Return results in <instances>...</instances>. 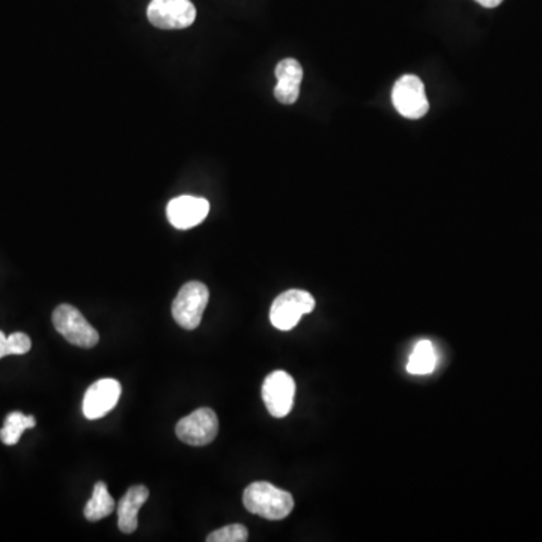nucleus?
Returning <instances> with one entry per match:
<instances>
[{"label":"nucleus","instance_id":"nucleus-1","mask_svg":"<svg viewBox=\"0 0 542 542\" xmlns=\"http://www.w3.org/2000/svg\"><path fill=\"white\" fill-rule=\"evenodd\" d=\"M243 503L247 511L271 521L284 520L294 509L291 493L265 481L250 484L244 490Z\"/></svg>","mask_w":542,"mask_h":542},{"label":"nucleus","instance_id":"nucleus-2","mask_svg":"<svg viewBox=\"0 0 542 542\" xmlns=\"http://www.w3.org/2000/svg\"><path fill=\"white\" fill-rule=\"evenodd\" d=\"M210 300V291L202 282H187L172 303V315L184 330L198 329Z\"/></svg>","mask_w":542,"mask_h":542},{"label":"nucleus","instance_id":"nucleus-3","mask_svg":"<svg viewBox=\"0 0 542 542\" xmlns=\"http://www.w3.org/2000/svg\"><path fill=\"white\" fill-rule=\"evenodd\" d=\"M315 309L314 296L303 290H288L276 297L271 305L270 321L282 332H290L302 320L303 315Z\"/></svg>","mask_w":542,"mask_h":542},{"label":"nucleus","instance_id":"nucleus-4","mask_svg":"<svg viewBox=\"0 0 542 542\" xmlns=\"http://www.w3.org/2000/svg\"><path fill=\"white\" fill-rule=\"evenodd\" d=\"M53 326L70 344L80 348H92L100 341L97 330L71 305H61L53 312Z\"/></svg>","mask_w":542,"mask_h":542},{"label":"nucleus","instance_id":"nucleus-5","mask_svg":"<svg viewBox=\"0 0 542 542\" xmlns=\"http://www.w3.org/2000/svg\"><path fill=\"white\" fill-rule=\"evenodd\" d=\"M392 101L395 109L404 118L421 119L430 110L424 83L413 74H405L401 79L396 80L392 91Z\"/></svg>","mask_w":542,"mask_h":542},{"label":"nucleus","instance_id":"nucleus-6","mask_svg":"<svg viewBox=\"0 0 542 542\" xmlns=\"http://www.w3.org/2000/svg\"><path fill=\"white\" fill-rule=\"evenodd\" d=\"M296 396V381L288 372H271L262 384V399L273 418L282 419L290 415Z\"/></svg>","mask_w":542,"mask_h":542},{"label":"nucleus","instance_id":"nucleus-7","mask_svg":"<svg viewBox=\"0 0 542 542\" xmlns=\"http://www.w3.org/2000/svg\"><path fill=\"white\" fill-rule=\"evenodd\" d=\"M148 20L159 29H186L196 20V8L190 0H151Z\"/></svg>","mask_w":542,"mask_h":542},{"label":"nucleus","instance_id":"nucleus-8","mask_svg":"<svg viewBox=\"0 0 542 542\" xmlns=\"http://www.w3.org/2000/svg\"><path fill=\"white\" fill-rule=\"evenodd\" d=\"M178 439L190 446H207L219 433V419L211 409H198L181 419L175 428Z\"/></svg>","mask_w":542,"mask_h":542},{"label":"nucleus","instance_id":"nucleus-9","mask_svg":"<svg viewBox=\"0 0 542 542\" xmlns=\"http://www.w3.org/2000/svg\"><path fill=\"white\" fill-rule=\"evenodd\" d=\"M121 383L115 378L95 381L83 396V415L89 421H97L112 412L121 398Z\"/></svg>","mask_w":542,"mask_h":542},{"label":"nucleus","instance_id":"nucleus-10","mask_svg":"<svg viewBox=\"0 0 542 542\" xmlns=\"http://www.w3.org/2000/svg\"><path fill=\"white\" fill-rule=\"evenodd\" d=\"M210 213V202L198 196H178L166 208L169 222L174 228L186 231L201 225Z\"/></svg>","mask_w":542,"mask_h":542},{"label":"nucleus","instance_id":"nucleus-11","mask_svg":"<svg viewBox=\"0 0 542 542\" xmlns=\"http://www.w3.org/2000/svg\"><path fill=\"white\" fill-rule=\"evenodd\" d=\"M275 97L279 103L294 104L299 100L300 83L303 80V68L296 59L288 58L276 65Z\"/></svg>","mask_w":542,"mask_h":542},{"label":"nucleus","instance_id":"nucleus-12","mask_svg":"<svg viewBox=\"0 0 542 542\" xmlns=\"http://www.w3.org/2000/svg\"><path fill=\"white\" fill-rule=\"evenodd\" d=\"M150 490L145 485H134L127 490L118 505V527L122 533L136 532L139 526V509L145 505Z\"/></svg>","mask_w":542,"mask_h":542},{"label":"nucleus","instance_id":"nucleus-13","mask_svg":"<svg viewBox=\"0 0 542 542\" xmlns=\"http://www.w3.org/2000/svg\"><path fill=\"white\" fill-rule=\"evenodd\" d=\"M115 509V500L110 496L107 485L104 482H97L92 490L91 499L85 506V517L88 521H100L109 517Z\"/></svg>","mask_w":542,"mask_h":542},{"label":"nucleus","instance_id":"nucleus-14","mask_svg":"<svg viewBox=\"0 0 542 542\" xmlns=\"http://www.w3.org/2000/svg\"><path fill=\"white\" fill-rule=\"evenodd\" d=\"M437 366V351L433 342L421 341L416 344L409 363L407 371L412 375H428L434 372Z\"/></svg>","mask_w":542,"mask_h":542},{"label":"nucleus","instance_id":"nucleus-15","mask_svg":"<svg viewBox=\"0 0 542 542\" xmlns=\"http://www.w3.org/2000/svg\"><path fill=\"white\" fill-rule=\"evenodd\" d=\"M37 421L34 416L23 415L22 412H13L5 419L4 427L0 430V440L4 445L14 446L20 442V437L26 430L35 428Z\"/></svg>","mask_w":542,"mask_h":542},{"label":"nucleus","instance_id":"nucleus-16","mask_svg":"<svg viewBox=\"0 0 542 542\" xmlns=\"http://www.w3.org/2000/svg\"><path fill=\"white\" fill-rule=\"evenodd\" d=\"M249 539V530L243 524H229L214 530L207 536L208 542H244Z\"/></svg>","mask_w":542,"mask_h":542},{"label":"nucleus","instance_id":"nucleus-17","mask_svg":"<svg viewBox=\"0 0 542 542\" xmlns=\"http://www.w3.org/2000/svg\"><path fill=\"white\" fill-rule=\"evenodd\" d=\"M7 344L8 354H10V356H16V354L22 356V354L29 353L32 347L31 338H29L28 335H25V333L20 332L8 336Z\"/></svg>","mask_w":542,"mask_h":542},{"label":"nucleus","instance_id":"nucleus-18","mask_svg":"<svg viewBox=\"0 0 542 542\" xmlns=\"http://www.w3.org/2000/svg\"><path fill=\"white\" fill-rule=\"evenodd\" d=\"M7 339L8 336L0 330V359H4L5 356H10V354H8Z\"/></svg>","mask_w":542,"mask_h":542},{"label":"nucleus","instance_id":"nucleus-19","mask_svg":"<svg viewBox=\"0 0 542 542\" xmlns=\"http://www.w3.org/2000/svg\"><path fill=\"white\" fill-rule=\"evenodd\" d=\"M476 2L484 8H496L502 4L503 0H476Z\"/></svg>","mask_w":542,"mask_h":542}]
</instances>
